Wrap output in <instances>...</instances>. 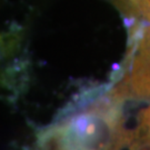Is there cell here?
<instances>
[{
  "label": "cell",
  "mask_w": 150,
  "mask_h": 150,
  "mask_svg": "<svg viewBox=\"0 0 150 150\" xmlns=\"http://www.w3.org/2000/svg\"><path fill=\"white\" fill-rule=\"evenodd\" d=\"M131 150H150V139H134L131 145Z\"/></svg>",
  "instance_id": "obj_1"
}]
</instances>
